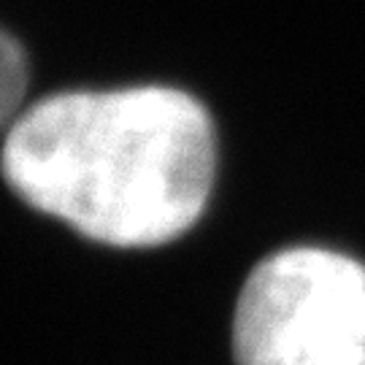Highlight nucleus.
I'll return each mask as SVG.
<instances>
[{
    "label": "nucleus",
    "instance_id": "f257e3e1",
    "mask_svg": "<svg viewBox=\"0 0 365 365\" xmlns=\"http://www.w3.org/2000/svg\"><path fill=\"white\" fill-rule=\"evenodd\" d=\"M209 111L173 87L60 92L6 128L3 176L27 206L108 247H160L214 184Z\"/></svg>",
    "mask_w": 365,
    "mask_h": 365
},
{
    "label": "nucleus",
    "instance_id": "f03ea898",
    "mask_svg": "<svg viewBox=\"0 0 365 365\" xmlns=\"http://www.w3.org/2000/svg\"><path fill=\"white\" fill-rule=\"evenodd\" d=\"M235 365H365V265L284 249L252 268L233 317Z\"/></svg>",
    "mask_w": 365,
    "mask_h": 365
},
{
    "label": "nucleus",
    "instance_id": "7ed1b4c3",
    "mask_svg": "<svg viewBox=\"0 0 365 365\" xmlns=\"http://www.w3.org/2000/svg\"><path fill=\"white\" fill-rule=\"evenodd\" d=\"M25 52L11 33H3V41H0V117L6 128L19 117L16 108L25 95Z\"/></svg>",
    "mask_w": 365,
    "mask_h": 365
}]
</instances>
